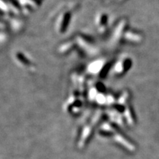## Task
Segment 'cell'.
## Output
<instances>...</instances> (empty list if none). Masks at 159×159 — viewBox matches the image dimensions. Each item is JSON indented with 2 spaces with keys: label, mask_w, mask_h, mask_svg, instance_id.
<instances>
[{
  "label": "cell",
  "mask_w": 159,
  "mask_h": 159,
  "mask_svg": "<svg viewBox=\"0 0 159 159\" xmlns=\"http://www.w3.org/2000/svg\"><path fill=\"white\" fill-rule=\"evenodd\" d=\"M69 20H70L69 13H65L61 14L57 22V30L59 33H63L66 31V29L69 25Z\"/></svg>",
  "instance_id": "6da1fadb"
},
{
  "label": "cell",
  "mask_w": 159,
  "mask_h": 159,
  "mask_svg": "<svg viewBox=\"0 0 159 159\" xmlns=\"http://www.w3.org/2000/svg\"><path fill=\"white\" fill-rule=\"evenodd\" d=\"M103 67H104V63L102 61H95L91 64L89 71L92 74H97L102 70Z\"/></svg>",
  "instance_id": "7a4b0ae2"
}]
</instances>
